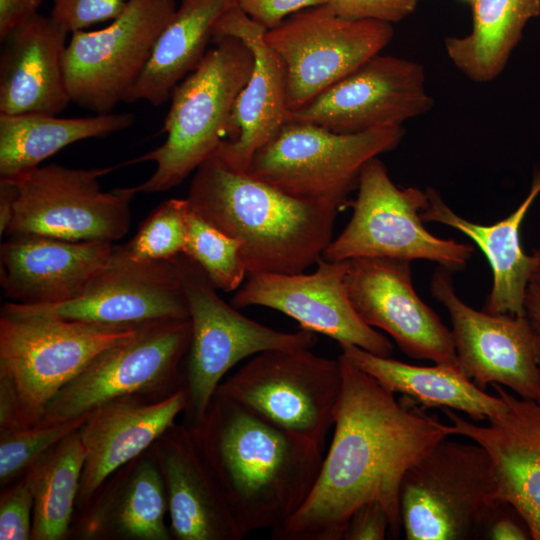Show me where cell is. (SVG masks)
<instances>
[{
    "instance_id": "obj_43",
    "label": "cell",
    "mask_w": 540,
    "mask_h": 540,
    "mask_svg": "<svg viewBox=\"0 0 540 540\" xmlns=\"http://www.w3.org/2000/svg\"><path fill=\"white\" fill-rule=\"evenodd\" d=\"M524 308L533 331L536 360L540 369V289L533 284L528 285Z\"/></svg>"
},
{
    "instance_id": "obj_37",
    "label": "cell",
    "mask_w": 540,
    "mask_h": 540,
    "mask_svg": "<svg viewBox=\"0 0 540 540\" xmlns=\"http://www.w3.org/2000/svg\"><path fill=\"white\" fill-rule=\"evenodd\" d=\"M34 498L22 478L0 497V539H31Z\"/></svg>"
},
{
    "instance_id": "obj_27",
    "label": "cell",
    "mask_w": 540,
    "mask_h": 540,
    "mask_svg": "<svg viewBox=\"0 0 540 540\" xmlns=\"http://www.w3.org/2000/svg\"><path fill=\"white\" fill-rule=\"evenodd\" d=\"M140 456L121 467L109 486L96 494V502L84 510L78 526L82 539H171L165 524L168 502L163 476L154 456Z\"/></svg>"
},
{
    "instance_id": "obj_1",
    "label": "cell",
    "mask_w": 540,
    "mask_h": 540,
    "mask_svg": "<svg viewBox=\"0 0 540 540\" xmlns=\"http://www.w3.org/2000/svg\"><path fill=\"white\" fill-rule=\"evenodd\" d=\"M342 393L334 434L316 482L303 505L273 540H342L346 524L361 505L377 501L390 519L389 537L402 530L400 487L407 470L450 427L423 407L401 400L341 353Z\"/></svg>"
},
{
    "instance_id": "obj_20",
    "label": "cell",
    "mask_w": 540,
    "mask_h": 540,
    "mask_svg": "<svg viewBox=\"0 0 540 540\" xmlns=\"http://www.w3.org/2000/svg\"><path fill=\"white\" fill-rule=\"evenodd\" d=\"M491 386L504 409L488 419L487 426L474 424L454 410H442L451 422V435L469 438L486 450L499 500L518 513L531 539L540 540V399H524L502 385Z\"/></svg>"
},
{
    "instance_id": "obj_2",
    "label": "cell",
    "mask_w": 540,
    "mask_h": 540,
    "mask_svg": "<svg viewBox=\"0 0 540 540\" xmlns=\"http://www.w3.org/2000/svg\"><path fill=\"white\" fill-rule=\"evenodd\" d=\"M187 426L241 539L280 527L306 501L323 460L311 441L217 393Z\"/></svg>"
},
{
    "instance_id": "obj_19",
    "label": "cell",
    "mask_w": 540,
    "mask_h": 540,
    "mask_svg": "<svg viewBox=\"0 0 540 540\" xmlns=\"http://www.w3.org/2000/svg\"><path fill=\"white\" fill-rule=\"evenodd\" d=\"M348 262L346 288L364 322L388 333L411 358L460 369L451 330L416 293L410 261L356 258Z\"/></svg>"
},
{
    "instance_id": "obj_14",
    "label": "cell",
    "mask_w": 540,
    "mask_h": 540,
    "mask_svg": "<svg viewBox=\"0 0 540 540\" xmlns=\"http://www.w3.org/2000/svg\"><path fill=\"white\" fill-rule=\"evenodd\" d=\"M393 36L390 23L346 19L323 4L292 14L264 39L284 63L293 112L380 54Z\"/></svg>"
},
{
    "instance_id": "obj_16",
    "label": "cell",
    "mask_w": 540,
    "mask_h": 540,
    "mask_svg": "<svg viewBox=\"0 0 540 540\" xmlns=\"http://www.w3.org/2000/svg\"><path fill=\"white\" fill-rule=\"evenodd\" d=\"M1 313L47 315L109 325L189 318L174 258L133 260L124 256L118 245L109 263L77 297L53 305L8 302Z\"/></svg>"
},
{
    "instance_id": "obj_4",
    "label": "cell",
    "mask_w": 540,
    "mask_h": 540,
    "mask_svg": "<svg viewBox=\"0 0 540 540\" xmlns=\"http://www.w3.org/2000/svg\"><path fill=\"white\" fill-rule=\"evenodd\" d=\"M215 47L172 90L162 132L165 142L127 162L156 163L154 173L137 192L158 193L181 184L218 149L229 134L236 98L253 69V54L242 40L232 36L213 38Z\"/></svg>"
},
{
    "instance_id": "obj_34",
    "label": "cell",
    "mask_w": 540,
    "mask_h": 540,
    "mask_svg": "<svg viewBox=\"0 0 540 540\" xmlns=\"http://www.w3.org/2000/svg\"><path fill=\"white\" fill-rule=\"evenodd\" d=\"M187 199L163 202L142 223L134 237L119 251L133 260H167L184 252L188 237Z\"/></svg>"
},
{
    "instance_id": "obj_15",
    "label": "cell",
    "mask_w": 540,
    "mask_h": 540,
    "mask_svg": "<svg viewBox=\"0 0 540 540\" xmlns=\"http://www.w3.org/2000/svg\"><path fill=\"white\" fill-rule=\"evenodd\" d=\"M433 105L420 63L378 54L303 108L289 112L288 121L310 123L336 133H359L402 126L429 112Z\"/></svg>"
},
{
    "instance_id": "obj_42",
    "label": "cell",
    "mask_w": 540,
    "mask_h": 540,
    "mask_svg": "<svg viewBox=\"0 0 540 540\" xmlns=\"http://www.w3.org/2000/svg\"><path fill=\"white\" fill-rule=\"evenodd\" d=\"M504 503L501 501L484 529L485 538L493 540H524L531 538L525 529L511 517L503 512Z\"/></svg>"
},
{
    "instance_id": "obj_3",
    "label": "cell",
    "mask_w": 540,
    "mask_h": 540,
    "mask_svg": "<svg viewBox=\"0 0 540 540\" xmlns=\"http://www.w3.org/2000/svg\"><path fill=\"white\" fill-rule=\"evenodd\" d=\"M191 208L241 242L247 275L295 274L316 264L333 239L338 209L291 196L213 154L194 172Z\"/></svg>"
},
{
    "instance_id": "obj_6",
    "label": "cell",
    "mask_w": 540,
    "mask_h": 540,
    "mask_svg": "<svg viewBox=\"0 0 540 540\" xmlns=\"http://www.w3.org/2000/svg\"><path fill=\"white\" fill-rule=\"evenodd\" d=\"M444 438L405 473L400 487L408 540H465L484 532L497 505L492 461L479 444Z\"/></svg>"
},
{
    "instance_id": "obj_33",
    "label": "cell",
    "mask_w": 540,
    "mask_h": 540,
    "mask_svg": "<svg viewBox=\"0 0 540 540\" xmlns=\"http://www.w3.org/2000/svg\"><path fill=\"white\" fill-rule=\"evenodd\" d=\"M184 254L200 265L216 289L240 288L247 277L241 242L206 221L189 205Z\"/></svg>"
},
{
    "instance_id": "obj_26",
    "label": "cell",
    "mask_w": 540,
    "mask_h": 540,
    "mask_svg": "<svg viewBox=\"0 0 540 540\" xmlns=\"http://www.w3.org/2000/svg\"><path fill=\"white\" fill-rule=\"evenodd\" d=\"M428 205L421 212L423 222H436L469 237L483 252L492 270V288L484 311L494 314L525 315V296L534 269V255L521 245L520 230L532 203L540 194V169L533 174L529 193L506 218L481 225L459 216L434 188L426 189Z\"/></svg>"
},
{
    "instance_id": "obj_11",
    "label": "cell",
    "mask_w": 540,
    "mask_h": 540,
    "mask_svg": "<svg viewBox=\"0 0 540 540\" xmlns=\"http://www.w3.org/2000/svg\"><path fill=\"white\" fill-rule=\"evenodd\" d=\"M190 340L189 318L139 324L131 337L104 349L59 390L38 424L65 422L119 397L183 388L180 363Z\"/></svg>"
},
{
    "instance_id": "obj_5",
    "label": "cell",
    "mask_w": 540,
    "mask_h": 540,
    "mask_svg": "<svg viewBox=\"0 0 540 540\" xmlns=\"http://www.w3.org/2000/svg\"><path fill=\"white\" fill-rule=\"evenodd\" d=\"M138 325L1 313L0 381L13 391L25 427L37 425L59 390Z\"/></svg>"
},
{
    "instance_id": "obj_35",
    "label": "cell",
    "mask_w": 540,
    "mask_h": 540,
    "mask_svg": "<svg viewBox=\"0 0 540 540\" xmlns=\"http://www.w3.org/2000/svg\"><path fill=\"white\" fill-rule=\"evenodd\" d=\"M91 412L54 424L0 432V484L6 486L63 438L81 428Z\"/></svg>"
},
{
    "instance_id": "obj_46",
    "label": "cell",
    "mask_w": 540,
    "mask_h": 540,
    "mask_svg": "<svg viewBox=\"0 0 540 540\" xmlns=\"http://www.w3.org/2000/svg\"><path fill=\"white\" fill-rule=\"evenodd\" d=\"M469 1H472V0H469Z\"/></svg>"
},
{
    "instance_id": "obj_21",
    "label": "cell",
    "mask_w": 540,
    "mask_h": 540,
    "mask_svg": "<svg viewBox=\"0 0 540 540\" xmlns=\"http://www.w3.org/2000/svg\"><path fill=\"white\" fill-rule=\"evenodd\" d=\"M266 31L237 5L220 17L213 30V38L242 40L254 59L251 75L232 109L230 139L223 140L214 153L238 172L246 173L254 154L288 121L286 70L280 56L265 42Z\"/></svg>"
},
{
    "instance_id": "obj_25",
    "label": "cell",
    "mask_w": 540,
    "mask_h": 540,
    "mask_svg": "<svg viewBox=\"0 0 540 540\" xmlns=\"http://www.w3.org/2000/svg\"><path fill=\"white\" fill-rule=\"evenodd\" d=\"M170 532L178 540H241L222 493L189 427H170L154 444Z\"/></svg>"
},
{
    "instance_id": "obj_7",
    "label": "cell",
    "mask_w": 540,
    "mask_h": 540,
    "mask_svg": "<svg viewBox=\"0 0 540 540\" xmlns=\"http://www.w3.org/2000/svg\"><path fill=\"white\" fill-rule=\"evenodd\" d=\"M404 135L402 126L336 133L287 121L254 154L246 173L291 196L340 210L350 203L367 162L397 148Z\"/></svg>"
},
{
    "instance_id": "obj_22",
    "label": "cell",
    "mask_w": 540,
    "mask_h": 540,
    "mask_svg": "<svg viewBox=\"0 0 540 540\" xmlns=\"http://www.w3.org/2000/svg\"><path fill=\"white\" fill-rule=\"evenodd\" d=\"M9 237L0 248L1 288L5 298L24 305H53L77 297L115 249L109 241Z\"/></svg>"
},
{
    "instance_id": "obj_41",
    "label": "cell",
    "mask_w": 540,
    "mask_h": 540,
    "mask_svg": "<svg viewBox=\"0 0 540 540\" xmlns=\"http://www.w3.org/2000/svg\"><path fill=\"white\" fill-rule=\"evenodd\" d=\"M43 0H0V38L7 35L20 23L38 12Z\"/></svg>"
},
{
    "instance_id": "obj_9",
    "label": "cell",
    "mask_w": 540,
    "mask_h": 540,
    "mask_svg": "<svg viewBox=\"0 0 540 540\" xmlns=\"http://www.w3.org/2000/svg\"><path fill=\"white\" fill-rule=\"evenodd\" d=\"M356 190L349 203L352 216L327 246L324 259L427 260L456 272L472 258L471 244L436 237L424 227L420 214L428 205L426 190L396 186L379 157L364 166Z\"/></svg>"
},
{
    "instance_id": "obj_29",
    "label": "cell",
    "mask_w": 540,
    "mask_h": 540,
    "mask_svg": "<svg viewBox=\"0 0 540 540\" xmlns=\"http://www.w3.org/2000/svg\"><path fill=\"white\" fill-rule=\"evenodd\" d=\"M341 353L392 393L419 406L464 412L473 420H488L504 409L499 395L478 387L461 369L435 364L418 366L372 354L354 345L340 344Z\"/></svg>"
},
{
    "instance_id": "obj_30",
    "label": "cell",
    "mask_w": 540,
    "mask_h": 540,
    "mask_svg": "<svg viewBox=\"0 0 540 540\" xmlns=\"http://www.w3.org/2000/svg\"><path fill=\"white\" fill-rule=\"evenodd\" d=\"M133 122L131 113L79 118L0 114V179H17L72 143L105 138L130 127Z\"/></svg>"
},
{
    "instance_id": "obj_38",
    "label": "cell",
    "mask_w": 540,
    "mask_h": 540,
    "mask_svg": "<svg viewBox=\"0 0 540 540\" xmlns=\"http://www.w3.org/2000/svg\"><path fill=\"white\" fill-rule=\"evenodd\" d=\"M419 0H327L336 15L354 20H376L386 23L402 21L417 8Z\"/></svg>"
},
{
    "instance_id": "obj_24",
    "label": "cell",
    "mask_w": 540,
    "mask_h": 540,
    "mask_svg": "<svg viewBox=\"0 0 540 540\" xmlns=\"http://www.w3.org/2000/svg\"><path fill=\"white\" fill-rule=\"evenodd\" d=\"M67 35L51 16L38 12L7 35L0 58V114L57 115L67 107Z\"/></svg>"
},
{
    "instance_id": "obj_18",
    "label": "cell",
    "mask_w": 540,
    "mask_h": 540,
    "mask_svg": "<svg viewBox=\"0 0 540 540\" xmlns=\"http://www.w3.org/2000/svg\"><path fill=\"white\" fill-rule=\"evenodd\" d=\"M310 274L259 272L247 275L231 305L237 309L262 306L297 321L301 329L326 335L340 344L357 346L390 357L391 341L356 312L346 288L349 262L323 257Z\"/></svg>"
},
{
    "instance_id": "obj_31",
    "label": "cell",
    "mask_w": 540,
    "mask_h": 540,
    "mask_svg": "<svg viewBox=\"0 0 540 540\" xmlns=\"http://www.w3.org/2000/svg\"><path fill=\"white\" fill-rule=\"evenodd\" d=\"M469 34L447 37L446 54L474 82L485 83L504 70L527 23L540 15V0H472Z\"/></svg>"
},
{
    "instance_id": "obj_8",
    "label": "cell",
    "mask_w": 540,
    "mask_h": 540,
    "mask_svg": "<svg viewBox=\"0 0 540 540\" xmlns=\"http://www.w3.org/2000/svg\"><path fill=\"white\" fill-rule=\"evenodd\" d=\"M191 322L184 389L187 425L199 423L225 374L241 360L272 349H311L316 333H288L260 324L221 299L205 271L190 257H174Z\"/></svg>"
},
{
    "instance_id": "obj_36",
    "label": "cell",
    "mask_w": 540,
    "mask_h": 540,
    "mask_svg": "<svg viewBox=\"0 0 540 540\" xmlns=\"http://www.w3.org/2000/svg\"><path fill=\"white\" fill-rule=\"evenodd\" d=\"M126 4L127 0H53L50 16L72 33L98 22L114 20Z\"/></svg>"
},
{
    "instance_id": "obj_13",
    "label": "cell",
    "mask_w": 540,
    "mask_h": 540,
    "mask_svg": "<svg viewBox=\"0 0 540 540\" xmlns=\"http://www.w3.org/2000/svg\"><path fill=\"white\" fill-rule=\"evenodd\" d=\"M175 10L174 0H127L105 28L72 32L63 60L71 102L96 114L112 113L141 75Z\"/></svg>"
},
{
    "instance_id": "obj_32",
    "label": "cell",
    "mask_w": 540,
    "mask_h": 540,
    "mask_svg": "<svg viewBox=\"0 0 540 540\" xmlns=\"http://www.w3.org/2000/svg\"><path fill=\"white\" fill-rule=\"evenodd\" d=\"M85 457L79 428L25 471L23 478L34 498L32 540H61L67 536Z\"/></svg>"
},
{
    "instance_id": "obj_28",
    "label": "cell",
    "mask_w": 540,
    "mask_h": 540,
    "mask_svg": "<svg viewBox=\"0 0 540 540\" xmlns=\"http://www.w3.org/2000/svg\"><path fill=\"white\" fill-rule=\"evenodd\" d=\"M236 5V0H180L123 102L146 101L160 106L169 100L173 88L205 56L216 22Z\"/></svg>"
},
{
    "instance_id": "obj_23",
    "label": "cell",
    "mask_w": 540,
    "mask_h": 540,
    "mask_svg": "<svg viewBox=\"0 0 540 540\" xmlns=\"http://www.w3.org/2000/svg\"><path fill=\"white\" fill-rule=\"evenodd\" d=\"M186 404L183 387L154 401L130 395L94 409L80 428L86 457L76 507L85 510L113 473L142 455L174 425Z\"/></svg>"
},
{
    "instance_id": "obj_10",
    "label": "cell",
    "mask_w": 540,
    "mask_h": 540,
    "mask_svg": "<svg viewBox=\"0 0 540 540\" xmlns=\"http://www.w3.org/2000/svg\"><path fill=\"white\" fill-rule=\"evenodd\" d=\"M342 384L339 358L310 349H272L254 355L216 393L323 449Z\"/></svg>"
},
{
    "instance_id": "obj_17",
    "label": "cell",
    "mask_w": 540,
    "mask_h": 540,
    "mask_svg": "<svg viewBox=\"0 0 540 540\" xmlns=\"http://www.w3.org/2000/svg\"><path fill=\"white\" fill-rule=\"evenodd\" d=\"M452 271L439 266L430 281L432 296L450 316L462 372L478 387L499 384L524 399H540V369L526 316L476 310L456 293Z\"/></svg>"
},
{
    "instance_id": "obj_12",
    "label": "cell",
    "mask_w": 540,
    "mask_h": 540,
    "mask_svg": "<svg viewBox=\"0 0 540 540\" xmlns=\"http://www.w3.org/2000/svg\"><path fill=\"white\" fill-rule=\"evenodd\" d=\"M114 169L49 164L10 180L16 197L5 234L69 241L121 239L129 230L130 204L138 192L135 186L102 191L99 179Z\"/></svg>"
},
{
    "instance_id": "obj_44",
    "label": "cell",
    "mask_w": 540,
    "mask_h": 540,
    "mask_svg": "<svg viewBox=\"0 0 540 540\" xmlns=\"http://www.w3.org/2000/svg\"><path fill=\"white\" fill-rule=\"evenodd\" d=\"M16 197L15 184L10 180L0 179V233L5 234L12 219Z\"/></svg>"
},
{
    "instance_id": "obj_39",
    "label": "cell",
    "mask_w": 540,
    "mask_h": 540,
    "mask_svg": "<svg viewBox=\"0 0 540 540\" xmlns=\"http://www.w3.org/2000/svg\"><path fill=\"white\" fill-rule=\"evenodd\" d=\"M327 0H236L237 6L254 22L270 30L292 14L323 5Z\"/></svg>"
},
{
    "instance_id": "obj_40",
    "label": "cell",
    "mask_w": 540,
    "mask_h": 540,
    "mask_svg": "<svg viewBox=\"0 0 540 540\" xmlns=\"http://www.w3.org/2000/svg\"><path fill=\"white\" fill-rule=\"evenodd\" d=\"M390 533L386 509L377 501L367 502L350 516L342 540H384Z\"/></svg>"
},
{
    "instance_id": "obj_45",
    "label": "cell",
    "mask_w": 540,
    "mask_h": 540,
    "mask_svg": "<svg viewBox=\"0 0 540 540\" xmlns=\"http://www.w3.org/2000/svg\"><path fill=\"white\" fill-rule=\"evenodd\" d=\"M535 258V264L534 269L532 272V276L530 279V284L535 285L537 288L540 289V246L539 248L533 253Z\"/></svg>"
}]
</instances>
